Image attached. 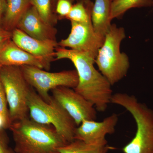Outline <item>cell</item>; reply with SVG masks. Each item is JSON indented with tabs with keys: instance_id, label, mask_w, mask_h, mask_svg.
<instances>
[{
	"instance_id": "1",
	"label": "cell",
	"mask_w": 153,
	"mask_h": 153,
	"mask_svg": "<svg viewBox=\"0 0 153 153\" xmlns=\"http://www.w3.org/2000/svg\"><path fill=\"white\" fill-rule=\"evenodd\" d=\"M64 59L73 63L78 75L74 90L91 102L97 111L104 112L113 94L110 83L94 67L95 58L85 52L57 47L55 60Z\"/></svg>"
},
{
	"instance_id": "2",
	"label": "cell",
	"mask_w": 153,
	"mask_h": 153,
	"mask_svg": "<svg viewBox=\"0 0 153 153\" xmlns=\"http://www.w3.org/2000/svg\"><path fill=\"white\" fill-rule=\"evenodd\" d=\"M9 127L16 153H49L66 144L52 126L38 123L30 117L13 123Z\"/></svg>"
},
{
	"instance_id": "3",
	"label": "cell",
	"mask_w": 153,
	"mask_h": 153,
	"mask_svg": "<svg viewBox=\"0 0 153 153\" xmlns=\"http://www.w3.org/2000/svg\"><path fill=\"white\" fill-rule=\"evenodd\" d=\"M123 107L131 114L137 126L134 137L123 148L124 153H153V111L138 101L134 95L113 94L111 102Z\"/></svg>"
},
{
	"instance_id": "4",
	"label": "cell",
	"mask_w": 153,
	"mask_h": 153,
	"mask_svg": "<svg viewBox=\"0 0 153 153\" xmlns=\"http://www.w3.org/2000/svg\"><path fill=\"white\" fill-rule=\"evenodd\" d=\"M126 37L123 27L112 24L95 58L99 71L111 86L125 77L129 68L128 56L120 51L121 44Z\"/></svg>"
},
{
	"instance_id": "5",
	"label": "cell",
	"mask_w": 153,
	"mask_h": 153,
	"mask_svg": "<svg viewBox=\"0 0 153 153\" xmlns=\"http://www.w3.org/2000/svg\"><path fill=\"white\" fill-rule=\"evenodd\" d=\"M28 106L31 120L41 124L52 126L66 143L74 140L77 126L52 97L47 102L32 88L28 95Z\"/></svg>"
},
{
	"instance_id": "6",
	"label": "cell",
	"mask_w": 153,
	"mask_h": 153,
	"mask_svg": "<svg viewBox=\"0 0 153 153\" xmlns=\"http://www.w3.org/2000/svg\"><path fill=\"white\" fill-rule=\"evenodd\" d=\"M0 81L5 94L11 124L29 117L28 97L32 87L21 66L0 67Z\"/></svg>"
},
{
	"instance_id": "7",
	"label": "cell",
	"mask_w": 153,
	"mask_h": 153,
	"mask_svg": "<svg viewBox=\"0 0 153 153\" xmlns=\"http://www.w3.org/2000/svg\"><path fill=\"white\" fill-rule=\"evenodd\" d=\"M21 67L30 86L47 102L52 99L49 93L50 91L59 87L74 88L78 84V75L76 70L50 72L35 66H23Z\"/></svg>"
},
{
	"instance_id": "8",
	"label": "cell",
	"mask_w": 153,
	"mask_h": 153,
	"mask_svg": "<svg viewBox=\"0 0 153 153\" xmlns=\"http://www.w3.org/2000/svg\"><path fill=\"white\" fill-rule=\"evenodd\" d=\"M68 37L58 42V47L87 53L95 58L103 44L105 37L97 33L92 23L71 22Z\"/></svg>"
},
{
	"instance_id": "9",
	"label": "cell",
	"mask_w": 153,
	"mask_h": 153,
	"mask_svg": "<svg viewBox=\"0 0 153 153\" xmlns=\"http://www.w3.org/2000/svg\"><path fill=\"white\" fill-rule=\"evenodd\" d=\"M52 96L72 118L77 126L84 120H96L97 110L93 105L74 88L59 87L51 91Z\"/></svg>"
},
{
	"instance_id": "10",
	"label": "cell",
	"mask_w": 153,
	"mask_h": 153,
	"mask_svg": "<svg viewBox=\"0 0 153 153\" xmlns=\"http://www.w3.org/2000/svg\"><path fill=\"white\" fill-rule=\"evenodd\" d=\"M12 40L25 52L41 60L44 70L49 71L51 63L55 60V50L58 47L56 41H45L30 37L16 28L12 32Z\"/></svg>"
},
{
	"instance_id": "11",
	"label": "cell",
	"mask_w": 153,
	"mask_h": 153,
	"mask_svg": "<svg viewBox=\"0 0 153 153\" xmlns=\"http://www.w3.org/2000/svg\"><path fill=\"white\" fill-rule=\"evenodd\" d=\"M118 117L113 114L100 122L84 120L76 127L74 140H79L91 144H107L105 137L114 132Z\"/></svg>"
},
{
	"instance_id": "12",
	"label": "cell",
	"mask_w": 153,
	"mask_h": 153,
	"mask_svg": "<svg viewBox=\"0 0 153 153\" xmlns=\"http://www.w3.org/2000/svg\"><path fill=\"white\" fill-rule=\"evenodd\" d=\"M16 28L38 40L56 41L57 29L46 23L32 5L20 20Z\"/></svg>"
},
{
	"instance_id": "13",
	"label": "cell",
	"mask_w": 153,
	"mask_h": 153,
	"mask_svg": "<svg viewBox=\"0 0 153 153\" xmlns=\"http://www.w3.org/2000/svg\"><path fill=\"white\" fill-rule=\"evenodd\" d=\"M23 66L44 69V64L41 60L21 49L11 39L0 49V67Z\"/></svg>"
},
{
	"instance_id": "14",
	"label": "cell",
	"mask_w": 153,
	"mask_h": 153,
	"mask_svg": "<svg viewBox=\"0 0 153 153\" xmlns=\"http://www.w3.org/2000/svg\"><path fill=\"white\" fill-rule=\"evenodd\" d=\"M111 1L110 0H95L91 13V21L97 33L105 37L111 25Z\"/></svg>"
},
{
	"instance_id": "15",
	"label": "cell",
	"mask_w": 153,
	"mask_h": 153,
	"mask_svg": "<svg viewBox=\"0 0 153 153\" xmlns=\"http://www.w3.org/2000/svg\"><path fill=\"white\" fill-rule=\"evenodd\" d=\"M7 7L2 23L9 31L17 28L19 21L32 5L30 0H6ZM11 32V31H10Z\"/></svg>"
},
{
	"instance_id": "16",
	"label": "cell",
	"mask_w": 153,
	"mask_h": 153,
	"mask_svg": "<svg viewBox=\"0 0 153 153\" xmlns=\"http://www.w3.org/2000/svg\"><path fill=\"white\" fill-rule=\"evenodd\" d=\"M110 147L105 145L91 144L74 140L59 148L60 153H107Z\"/></svg>"
},
{
	"instance_id": "17",
	"label": "cell",
	"mask_w": 153,
	"mask_h": 153,
	"mask_svg": "<svg viewBox=\"0 0 153 153\" xmlns=\"http://www.w3.org/2000/svg\"><path fill=\"white\" fill-rule=\"evenodd\" d=\"M152 7L153 0H114L111 2V19L120 18L131 9Z\"/></svg>"
},
{
	"instance_id": "18",
	"label": "cell",
	"mask_w": 153,
	"mask_h": 153,
	"mask_svg": "<svg viewBox=\"0 0 153 153\" xmlns=\"http://www.w3.org/2000/svg\"><path fill=\"white\" fill-rule=\"evenodd\" d=\"M93 3L91 0H77L72 6L70 13L66 17L70 22L76 23H91V13Z\"/></svg>"
},
{
	"instance_id": "19",
	"label": "cell",
	"mask_w": 153,
	"mask_h": 153,
	"mask_svg": "<svg viewBox=\"0 0 153 153\" xmlns=\"http://www.w3.org/2000/svg\"><path fill=\"white\" fill-rule=\"evenodd\" d=\"M42 19L46 23L52 26L57 23V17L52 0H30Z\"/></svg>"
},
{
	"instance_id": "20",
	"label": "cell",
	"mask_w": 153,
	"mask_h": 153,
	"mask_svg": "<svg viewBox=\"0 0 153 153\" xmlns=\"http://www.w3.org/2000/svg\"><path fill=\"white\" fill-rule=\"evenodd\" d=\"M75 0H57L55 13L59 19H66L70 13Z\"/></svg>"
},
{
	"instance_id": "21",
	"label": "cell",
	"mask_w": 153,
	"mask_h": 153,
	"mask_svg": "<svg viewBox=\"0 0 153 153\" xmlns=\"http://www.w3.org/2000/svg\"><path fill=\"white\" fill-rule=\"evenodd\" d=\"M0 113L4 115L10 119L7 102L6 99L4 91L1 81H0Z\"/></svg>"
},
{
	"instance_id": "22",
	"label": "cell",
	"mask_w": 153,
	"mask_h": 153,
	"mask_svg": "<svg viewBox=\"0 0 153 153\" xmlns=\"http://www.w3.org/2000/svg\"><path fill=\"white\" fill-rule=\"evenodd\" d=\"M12 32L0 27V49L12 39Z\"/></svg>"
},
{
	"instance_id": "23",
	"label": "cell",
	"mask_w": 153,
	"mask_h": 153,
	"mask_svg": "<svg viewBox=\"0 0 153 153\" xmlns=\"http://www.w3.org/2000/svg\"><path fill=\"white\" fill-rule=\"evenodd\" d=\"M0 153H16L9 147L7 140L0 130Z\"/></svg>"
},
{
	"instance_id": "24",
	"label": "cell",
	"mask_w": 153,
	"mask_h": 153,
	"mask_svg": "<svg viewBox=\"0 0 153 153\" xmlns=\"http://www.w3.org/2000/svg\"><path fill=\"white\" fill-rule=\"evenodd\" d=\"M10 124V119L4 115L0 113V130L7 127H9Z\"/></svg>"
},
{
	"instance_id": "25",
	"label": "cell",
	"mask_w": 153,
	"mask_h": 153,
	"mask_svg": "<svg viewBox=\"0 0 153 153\" xmlns=\"http://www.w3.org/2000/svg\"><path fill=\"white\" fill-rule=\"evenodd\" d=\"M7 7L6 0H0V25L2 23L3 18Z\"/></svg>"
},
{
	"instance_id": "26",
	"label": "cell",
	"mask_w": 153,
	"mask_h": 153,
	"mask_svg": "<svg viewBox=\"0 0 153 153\" xmlns=\"http://www.w3.org/2000/svg\"><path fill=\"white\" fill-rule=\"evenodd\" d=\"M52 3H53V5H54V7H55V5H56V3H57V0H52Z\"/></svg>"
},
{
	"instance_id": "27",
	"label": "cell",
	"mask_w": 153,
	"mask_h": 153,
	"mask_svg": "<svg viewBox=\"0 0 153 153\" xmlns=\"http://www.w3.org/2000/svg\"><path fill=\"white\" fill-rule=\"evenodd\" d=\"M49 153H60L58 152V151H54V152H50Z\"/></svg>"
},
{
	"instance_id": "28",
	"label": "cell",
	"mask_w": 153,
	"mask_h": 153,
	"mask_svg": "<svg viewBox=\"0 0 153 153\" xmlns=\"http://www.w3.org/2000/svg\"><path fill=\"white\" fill-rule=\"evenodd\" d=\"M110 1H111L112 2V1H114V0H110Z\"/></svg>"
}]
</instances>
